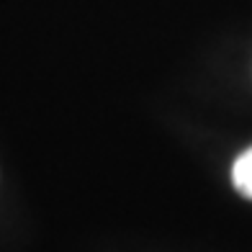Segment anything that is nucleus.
I'll return each mask as SVG.
<instances>
[{
    "label": "nucleus",
    "instance_id": "f257e3e1",
    "mask_svg": "<svg viewBox=\"0 0 252 252\" xmlns=\"http://www.w3.org/2000/svg\"><path fill=\"white\" fill-rule=\"evenodd\" d=\"M232 183H234L237 193H242L245 198L252 201V147L245 150L242 155L234 159V165H232Z\"/></svg>",
    "mask_w": 252,
    "mask_h": 252
}]
</instances>
